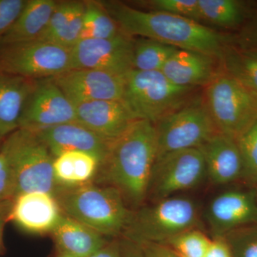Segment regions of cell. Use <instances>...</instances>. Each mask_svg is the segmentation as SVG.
<instances>
[{
	"instance_id": "6da1fadb",
	"label": "cell",
	"mask_w": 257,
	"mask_h": 257,
	"mask_svg": "<svg viewBox=\"0 0 257 257\" xmlns=\"http://www.w3.org/2000/svg\"><path fill=\"white\" fill-rule=\"evenodd\" d=\"M122 33L152 39L179 50L222 60L226 37L197 21L162 12L143 11L118 2L101 3Z\"/></svg>"
},
{
	"instance_id": "7a4b0ae2",
	"label": "cell",
	"mask_w": 257,
	"mask_h": 257,
	"mask_svg": "<svg viewBox=\"0 0 257 257\" xmlns=\"http://www.w3.org/2000/svg\"><path fill=\"white\" fill-rule=\"evenodd\" d=\"M157 157L155 124L147 120H138L111 143L96 174L98 182L114 187L125 202L139 207L147 197Z\"/></svg>"
},
{
	"instance_id": "3957f363",
	"label": "cell",
	"mask_w": 257,
	"mask_h": 257,
	"mask_svg": "<svg viewBox=\"0 0 257 257\" xmlns=\"http://www.w3.org/2000/svg\"><path fill=\"white\" fill-rule=\"evenodd\" d=\"M55 197L64 215L104 236L123 234L131 216L121 193L111 186L60 185Z\"/></svg>"
},
{
	"instance_id": "277c9868",
	"label": "cell",
	"mask_w": 257,
	"mask_h": 257,
	"mask_svg": "<svg viewBox=\"0 0 257 257\" xmlns=\"http://www.w3.org/2000/svg\"><path fill=\"white\" fill-rule=\"evenodd\" d=\"M0 151L8 159L13 171L15 198L31 192L55 195L60 188L54 176L55 157L36 132L19 128L10 134Z\"/></svg>"
},
{
	"instance_id": "5b68a950",
	"label": "cell",
	"mask_w": 257,
	"mask_h": 257,
	"mask_svg": "<svg viewBox=\"0 0 257 257\" xmlns=\"http://www.w3.org/2000/svg\"><path fill=\"white\" fill-rule=\"evenodd\" d=\"M199 223V208L195 202L174 196L132 211L123 234L140 246L165 244L177 235L196 229Z\"/></svg>"
},
{
	"instance_id": "8992f818",
	"label": "cell",
	"mask_w": 257,
	"mask_h": 257,
	"mask_svg": "<svg viewBox=\"0 0 257 257\" xmlns=\"http://www.w3.org/2000/svg\"><path fill=\"white\" fill-rule=\"evenodd\" d=\"M194 89L175 85L161 71L133 69L125 75L123 100L138 119L155 124L189 102Z\"/></svg>"
},
{
	"instance_id": "52a82bcc",
	"label": "cell",
	"mask_w": 257,
	"mask_h": 257,
	"mask_svg": "<svg viewBox=\"0 0 257 257\" xmlns=\"http://www.w3.org/2000/svg\"><path fill=\"white\" fill-rule=\"evenodd\" d=\"M203 100L218 133L235 140L257 121L256 99L224 71L206 87Z\"/></svg>"
},
{
	"instance_id": "ba28073f",
	"label": "cell",
	"mask_w": 257,
	"mask_h": 257,
	"mask_svg": "<svg viewBox=\"0 0 257 257\" xmlns=\"http://www.w3.org/2000/svg\"><path fill=\"white\" fill-rule=\"evenodd\" d=\"M157 157L189 149H199L216 133L204 100H190L155 124Z\"/></svg>"
},
{
	"instance_id": "9c48e42d",
	"label": "cell",
	"mask_w": 257,
	"mask_h": 257,
	"mask_svg": "<svg viewBox=\"0 0 257 257\" xmlns=\"http://www.w3.org/2000/svg\"><path fill=\"white\" fill-rule=\"evenodd\" d=\"M0 69L25 78H54L72 70L71 50L39 40L5 47Z\"/></svg>"
},
{
	"instance_id": "30bf717a",
	"label": "cell",
	"mask_w": 257,
	"mask_h": 257,
	"mask_svg": "<svg viewBox=\"0 0 257 257\" xmlns=\"http://www.w3.org/2000/svg\"><path fill=\"white\" fill-rule=\"evenodd\" d=\"M206 173L205 162L199 149H189L157 157L152 169L147 197L154 202L194 188Z\"/></svg>"
},
{
	"instance_id": "8fae6325",
	"label": "cell",
	"mask_w": 257,
	"mask_h": 257,
	"mask_svg": "<svg viewBox=\"0 0 257 257\" xmlns=\"http://www.w3.org/2000/svg\"><path fill=\"white\" fill-rule=\"evenodd\" d=\"M72 69H94L126 75L134 69V41L121 32L100 40H81L71 49Z\"/></svg>"
},
{
	"instance_id": "7c38bea8",
	"label": "cell",
	"mask_w": 257,
	"mask_h": 257,
	"mask_svg": "<svg viewBox=\"0 0 257 257\" xmlns=\"http://www.w3.org/2000/svg\"><path fill=\"white\" fill-rule=\"evenodd\" d=\"M77 122L75 106L52 78L36 82L20 121V127L43 130Z\"/></svg>"
},
{
	"instance_id": "4fadbf2b",
	"label": "cell",
	"mask_w": 257,
	"mask_h": 257,
	"mask_svg": "<svg viewBox=\"0 0 257 257\" xmlns=\"http://www.w3.org/2000/svg\"><path fill=\"white\" fill-rule=\"evenodd\" d=\"M52 79L73 104L124 98L125 75L94 69H72Z\"/></svg>"
},
{
	"instance_id": "5bb4252c",
	"label": "cell",
	"mask_w": 257,
	"mask_h": 257,
	"mask_svg": "<svg viewBox=\"0 0 257 257\" xmlns=\"http://www.w3.org/2000/svg\"><path fill=\"white\" fill-rule=\"evenodd\" d=\"M206 219L215 238L243 226L257 225V192L233 189L214 197L207 208Z\"/></svg>"
},
{
	"instance_id": "9a60e30c",
	"label": "cell",
	"mask_w": 257,
	"mask_h": 257,
	"mask_svg": "<svg viewBox=\"0 0 257 257\" xmlns=\"http://www.w3.org/2000/svg\"><path fill=\"white\" fill-rule=\"evenodd\" d=\"M64 215L55 195L45 192L19 194L13 200L9 221L33 234L52 233Z\"/></svg>"
},
{
	"instance_id": "2e32d148",
	"label": "cell",
	"mask_w": 257,
	"mask_h": 257,
	"mask_svg": "<svg viewBox=\"0 0 257 257\" xmlns=\"http://www.w3.org/2000/svg\"><path fill=\"white\" fill-rule=\"evenodd\" d=\"M74 104L77 122L109 142L119 138L140 120L123 99Z\"/></svg>"
},
{
	"instance_id": "e0dca14e",
	"label": "cell",
	"mask_w": 257,
	"mask_h": 257,
	"mask_svg": "<svg viewBox=\"0 0 257 257\" xmlns=\"http://www.w3.org/2000/svg\"><path fill=\"white\" fill-rule=\"evenodd\" d=\"M35 132L55 158L65 152H84L95 155L101 164L105 160L112 143L78 122L58 125Z\"/></svg>"
},
{
	"instance_id": "ac0fdd59",
	"label": "cell",
	"mask_w": 257,
	"mask_h": 257,
	"mask_svg": "<svg viewBox=\"0 0 257 257\" xmlns=\"http://www.w3.org/2000/svg\"><path fill=\"white\" fill-rule=\"evenodd\" d=\"M199 149L213 184L224 185L241 179L243 160L236 140L218 133Z\"/></svg>"
},
{
	"instance_id": "d6986e66",
	"label": "cell",
	"mask_w": 257,
	"mask_h": 257,
	"mask_svg": "<svg viewBox=\"0 0 257 257\" xmlns=\"http://www.w3.org/2000/svg\"><path fill=\"white\" fill-rule=\"evenodd\" d=\"M216 59L194 51L177 50L161 72L175 85L182 87H207L218 74Z\"/></svg>"
},
{
	"instance_id": "ffe728a7",
	"label": "cell",
	"mask_w": 257,
	"mask_h": 257,
	"mask_svg": "<svg viewBox=\"0 0 257 257\" xmlns=\"http://www.w3.org/2000/svg\"><path fill=\"white\" fill-rule=\"evenodd\" d=\"M36 82L13 74H0V137L20 127L24 108Z\"/></svg>"
},
{
	"instance_id": "44dd1931",
	"label": "cell",
	"mask_w": 257,
	"mask_h": 257,
	"mask_svg": "<svg viewBox=\"0 0 257 257\" xmlns=\"http://www.w3.org/2000/svg\"><path fill=\"white\" fill-rule=\"evenodd\" d=\"M84 10L82 2L57 3L45 31L37 40L73 48L80 40Z\"/></svg>"
},
{
	"instance_id": "7402d4cb",
	"label": "cell",
	"mask_w": 257,
	"mask_h": 257,
	"mask_svg": "<svg viewBox=\"0 0 257 257\" xmlns=\"http://www.w3.org/2000/svg\"><path fill=\"white\" fill-rule=\"evenodd\" d=\"M57 3L53 0L27 1L13 26L0 37V45L5 47L37 40L45 31Z\"/></svg>"
},
{
	"instance_id": "603a6c76",
	"label": "cell",
	"mask_w": 257,
	"mask_h": 257,
	"mask_svg": "<svg viewBox=\"0 0 257 257\" xmlns=\"http://www.w3.org/2000/svg\"><path fill=\"white\" fill-rule=\"evenodd\" d=\"M52 234L60 252L73 257L89 256L106 244L103 235L64 214Z\"/></svg>"
},
{
	"instance_id": "cb8c5ba5",
	"label": "cell",
	"mask_w": 257,
	"mask_h": 257,
	"mask_svg": "<svg viewBox=\"0 0 257 257\" xmlns=\"http://www.w3.org/2000/svg\"><path fill=\"white\" fill-rule=\"evenodd\" d=\"M100 164L95 155L87 152H65L54 160V176L60 185H80L91 182L97 174Z\"/></svg>"
},
{
	"instance_id": "d4e9b609",
	"label": "cell",
	"mask_w": 257,
	"mask_h": 257,
	"mask_svg": "<svg viewBox=\"0 0 257 257\" xmlns=\"http://www.w3.org/2000/svg\"><path fill=\"white\" fill-rule=\"evenodd\" d=\"M224 71L251 93L257 101V50L227 47L222 60Z\"/></svg>"
},
{
	"instance_id": "484cf974",
	"label": "cell",
	"mask_w": 257,
	"mask_h": 257,
	"mask_svg": "<svg viewBox=\"0 0 257 257\" xmlns=\"http://www.w3.org/2000/svg\"><path fill=\"white\" fill-rule=\"evenodd\" d=\"M84 5L85 10L80 40L111 38L121 33L117 24L102 3L89 1L85 2Z\"/></svg>"
},
{
	"instance_id": "4316f807",
	"label": "cell",
	"mask_w": 257,
	"mask_h": 257,
	"mask_svg": "<svg viewBox=\"0 0 257 257\" xmlns=\"http://www.w3.org/2000/svg\"><path fill=\"white\" fill-rule=\"evenodd\" d=\"M200 20L226 28L239 26L244 20L243 5L236 0H198Z\"/></svg>"
},
{
	"instance_id": "83f0119b",
	"label": "cell",
	"mask_w": 257,
	"mask_h": 257,
	"mask_svg": "<svg viewBox=\"0 0 257 257\" xmlns=\"http://www.w3.org/2000/svg\"><path fill=\"white\" fill-rule=\"evenodd\" d=\"M177 50L157 40L140 37L134 41V69L147 72L162 71Z\"/></svg>"
},
{
	"instance_id": "f1b7e54d",
	"label": "cell",
	"mask_w": 257,
	"mask_h": 257,
	"mask_svg": "<svg viewBox=\"0 0 257 257\" xmlns=\"http://www.w3.org/2000/svg\"><path fill=\"white\" fill-rule=\"evenodd\" d=\"M211 239L197 228L181 233L165 243L178 257H205Z\"/></svg>"
},
{
	"instance_id": "f546056e",
	"label": "cell",
	"mask_w": 257,
	"mask_h": 257,
	"mask_svg": "<svg viewBox=\"0 0 257 257\" xmlns=\"http://www.w3.org/2000/svg\"><path fill=\"white\" fill-rule=\"evenodd\" d=\"M236 142L243 160L241 179L255 187L257 184V121Z\"/></svg>"
},
{
	"instance_id": "4dcf8cb0",
	"label": "cell",
	"mask_w": 257,
	"mask_h": 257,
	"mask_svg": "<svg viewBox=\"0 0 257 257\" xmlns=\"http://www.w3.org/2000/svg\"><path fill=\"white\" fill-rule=\"evenodd\" d=\"M233 257H257V225L243 226L225 235Z\"/></svg>"
},
{
	"instance_id": "1f68e13d",
	"label": "cell",
	"mask_w": 257,
	"mask_h": 257,
	"mask_svg": "<svg viewBox=\"0 0 257 257\" xmlns=\"http://www.w3.org/2000/svg\"><path fill=\"white\" fill-rule=\"evenodd\" d=\"M147 4L153 11L162 12L197 22L200 20L198 0H152Z\"/></svg>"
},
{
	"instance_id": "d6a6232c",
	"label": "cell",
	"mask_w": 257,
	"mask_h": 257,
	"mask_svg": "<svg viewBox=\"0 0 257 257\" xmlns=\"http://www.w3.org/2000/svg\"><path fill=\"white\" fill-rule=\"evenodd\" d=\"M26 3L24 0H0V37L13 26Z\"/></svg>"
},
{
	"instance_id": "836d02e7",
	"label": "cell",
	"mask_w": 257,
	"mask_h": 257,
	"mask_svg": "<svg viewBox=\"0 0 257 257\" xmlns=\"http://www.w3.org/2000/svg\"><path fill=\"white\" fill-rule=\"evenodd\" d=\"M15 185L13 171L4 154L0 151V202L13 200Z\"/></svg>"
},
{
	"instance_id": "e575fe53",
	"label": "cell",
	"mask_w": 257,
	"mask_h": 257,
	"mask_svg": "<svg viewBox=\"0 0 257 257\" xmlns=\"http://www.w3.org/2000/svg\"><path fill=\"white\" fill-rule=\"evenodd\" d=\"M141 246L145 257H178L165 244L147 243Z\"/></svg>"
},
{
	"instance_id": "d590c367",
	"label": "cell",
	"mask_w": 257,
	"mask_h": 257,
	"mask_svg": "<svg viewBox=\"0 0 257 257\" xmlns=\"http://www.w3.org/2000/svg\"><path fill=\"white\" fill-rule=\"evenodd\" d=\"M205 257H233L227 243L224 238L211 240L210 246Z\"/></svg>"
},
{
	"instance_id": "8d00e7d4",
	"label": "cell",
	"mask_w": 257,
	"mask_h": 257,
	"mask_svg": "<svg viewBox=\"0 0 257 257\" xmlns=\"http://www.w3.org/2000/svg\"><path fill=\"white\" fill-rule=\"evenodd\" d=\"M13 200L0 202V253L3 249V231H4L5 223L9 221L10 209H11Z\"/></svg>"
},
{
	"instance_id": "74e56055",
	"label": "cell",
	"mask_w": 257,
	"mask_h": 257,
	"mask_svg": "<svg viewBox=\"0 0 257 257\" xmlns=\"http://www.w3.org/2000/svg\"><path fill=\"white\" fill-rule=\"evenodd\" d=\"M87 257H121L119 247L114 243L104 245Z\"/></svg>"
},
{
	"instance_id": "f35d334b",
	"label": "cell",
	"mask_w": 257,
	"mask_h": 257,
	"mask_svg": "<svg viewBox=\"0 0 257 257\" xmlns=\"http://www.w3.org/2000/svg\"><path fill=\"white\" fill-rule=\"evenodd\" d=\"M126 257H145V256L143 251H140L137 248H131V250L126 253Z\"/></svg>"
},
{
	"instance_id": "ab89813d",
	"label": "cell",
	"mask_w": 257,
	"mask_h": 257,
	"mask_svg": "<svg viewBox=\"0 0 257 257\" xmlns=\"http://www.w3.org/2000/svg\"><path fill=\"white\" fill-rule=\"evenodd\" d=\"M253 37H252V38H253V40H255V42H256V44H257V24H256V26H255V29H254V31H253ZM257 50V49H256Z\"/></svg>"
},
{
	"instance_id": "60d3db41",
	"label": "cell",
	"mask_w": 257,
	"mask_h": 257,
	"mask_svg": "<svg viewBox=\"0 0 257 257\" xmlns=\"http://www.w3.org/2000/svg\"><path fill=\"white\" fill-rule=\"evenodd\" d=\"M57 257H73V256H69V255L65 254V253H60V255H59V256Z\"/></svg>"
},
{
	"instance_id": "b9f144b4",
	"label": "cell",
	"mask_w": 257,
	"mask_h": 257,
	"mask_svg": "<svg viewBox=\"0 0 257 257\" xmlns=\"http://www.w3.org/2000/svg\"><path fill=\"white\" fill-rule=\"evenodd\" d=\"M254 188L256 189V192H257V184H256V186H255Z\"/></svg>"
},
{
	"instance_id": "7bdbcfd3",
	"label": "cell",
	"mask_w": 257,
	"mask_h": 257,
	"mask_svg": "<svg viewBox=\"0 0 257 257\" xmlns=\"http://www.w3.org/2000/svg\"><path fill=\"white\" fill-rule=\"evenodd\" d=\"M1 139H2V138H1V137H0V141H1Z\"/></svg>"
}]
</instances>
